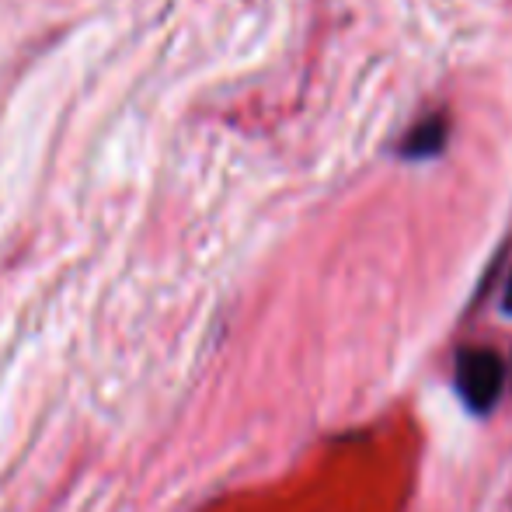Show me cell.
<instances>
[{
  "instance_id": "cell-3",
  "label": "cell",
  "mask_w": 512,
  "mask_h": 512,
  "mask_svg": "<svg viewBox=\"0 0 512 512\" xmlns=\"http://www.w3.org/2000/svg\"><path fill=\"white\" fill-rule=\"evenodd\" d=\"M502 307H506V314H512V276H509V286H506V300H502Z\"/></svg>"
},
{
  "instance_id": "cell-2",
  "label": "cell",
  "mask_w": 512,
  "mask_h": 512,
  "mask_svg": "<svg viewBox=\"0 0 512 512\" xmlns=\"http://www.w3.org/2000/svg\"><path fill=\"white\" fill-rule=\"evenodd\" d=\"M446 143H450V119H446V112H429L405 133V140L398 143V154L405 161H432L443 154Z\"/></svg>"
},
{
  "instance_id": "cell-1",
  "label": "cell",
  "mask_w": 512,
  "mask_h": 512,
  "mask_svg": "<svg viewBox=\"0 0 512 512\" xmlns=\"http://www.w3.org/2000/svg\"><path fill=\"white\" fill-rule=\"evenodd\" d=\"M457 391L474 415H485L506 391V359L492 349H464L457 356Z\"/></svg>"
}]
</instances>
